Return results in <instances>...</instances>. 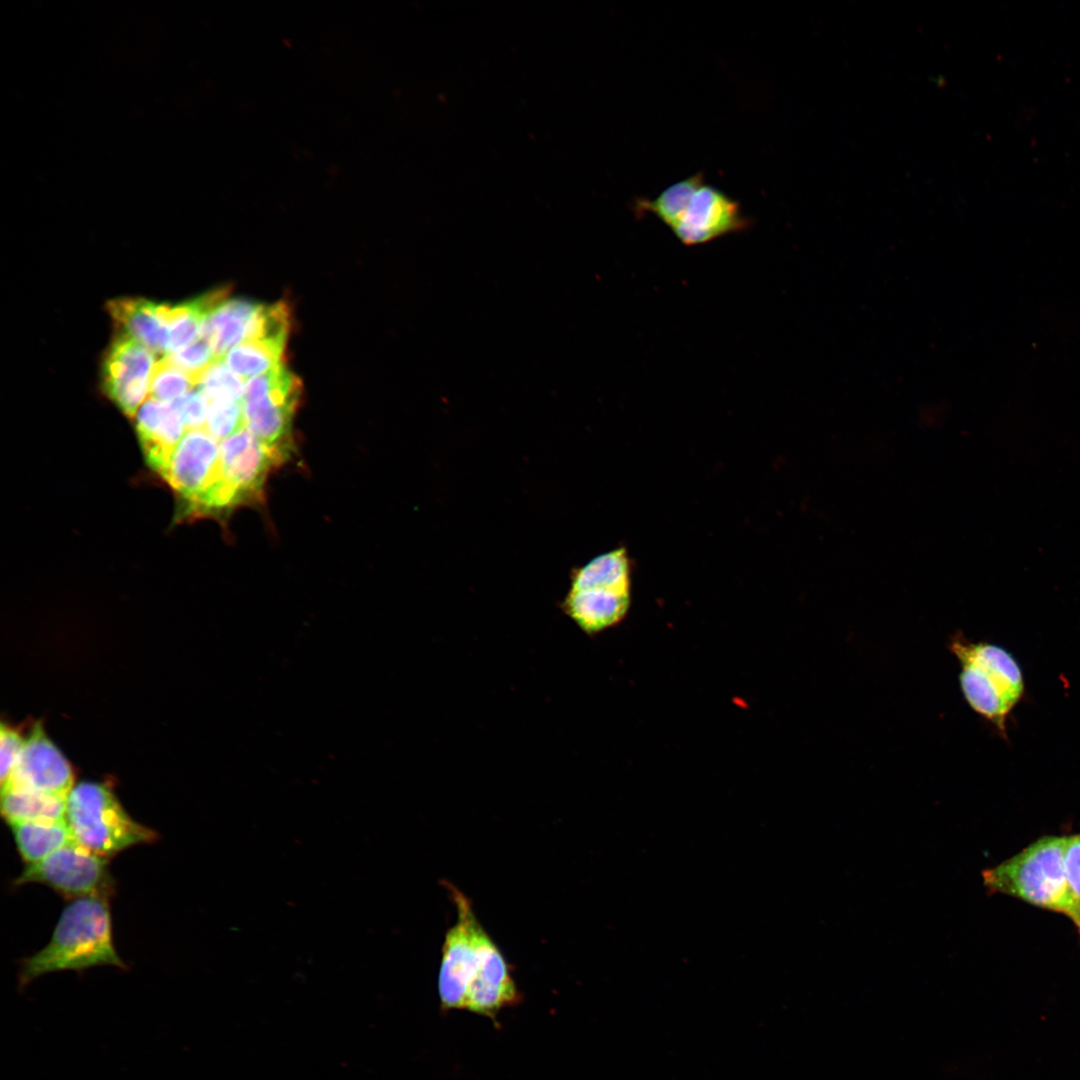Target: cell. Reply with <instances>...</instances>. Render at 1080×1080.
I'll list each match as a JSON object with an SVG mask.
<instances>
[{
    "label": "cell",
    "instance_id": "obj_2",
    "mask_svg": "<svg viewBox=\"0 0 1080 1080\" xmlns=\"http://www.w3.org/2000/svg\"><path fill=\"white\" fill-rule=\"evenodd\" d=\"M1066 836L1037 839L1006 861L982 872L992 894L1016 897L1031 905L1068 915L1077 901L1064 871Z\"/></svg>",
    "mask_w": 1080,
    "mask_h": 1080
},
{
    "label": "cell",
    "instance_id": "obj_18",
    "mask_svg": "<svg viewBox=\"0 0 1080 1080\" xmlns=\"http://www.w3.org/2000/svg\"><path fill=\"white\" fill-rule=\"evenodd\" d=\"M226 287L211 290L196 298L171 306L166 319L168 330L167 355L189 345L200 337L201 327L207 316L228 298Z\"/></svg>",
    "mask_w": 1080,
    "mask_h": 1080
},
{
    "label": "cell",
    "instance_id": "obj_31",
    "mask_svg": "<svg viewBox=\"0 0 1080 1080\" xmlns=\"http://www.w3.org/2000/svg\"><path fill=\"white\" fill-rule=\"evenodd\" d=\"M1063 863L1070 892L1080 902V834L1066 836Z\"/></svg>",
    "mask_w": 1080,
    "mask_h": 1080
},
{
    "label": "cell",
    "instance_id": "obj_10",
    "mask_svg": "<svg viewBox=\"0 0 1080 1080\" xmlns=\"http://www.w3.org/2000/svg\"><path fill=\"white\" fill-rule=\"evenodd\" d=\"M458 920L446 933L438 978V992L443 1010L465 1009L468 986L476 968V950L471 920L474 915L469 900L455 887L450 888Z\"/></svg>",
    "mask_w": 1080,
    "mask_h": 1080
},
{
    "label": "cell",
    "instance_id": "obj_5",
    "mask_svg": "<svg viewBox=\"0 0 1080 1080\" xmlns=\"http://www.w3.org/2000/svg\"><path fill=\"white\" fill-rule=\"evenodd\" d=\"M302 393L300 380L280 364L246 381L244 424L285 460L293 449L292 423Z\"/></svg>",
    "mask_w": 1080,
    "mask_h": 1080
},
{
    "label": "cell",
    "instance_id": "obj_13",
    "mask_svg": "<svg viewBox=\"0 0 1080 1080\" xmlns=\"http://www.w3.org/2000/svg\"><path fill=\"white\" fill-rule=\"evenodd\" d=\"M7 787L67 798L74 787L71 765L37 723L17 758Z\"/></svg>",
    "mask_w": 1080,
    "mask_h": 1080
},
{
    "label": "cell",
    "instance_id": "obj_25",
    "mask_svg": "<svg viewBox=\"0 0 1080 1080\" xmlns=\"http://www.w3.org/2000/svg\"><path fill=\"white\" fill-rule=\"evenodd\" d=\"M197 380L176 366L168 356L159 358L154 366L149 395L168 403H173L197 387Z\"/></svg>",
    "mask_w": 1080,
    "mask_h": 1080
},
{
    "label": "cell",
    "instance_id": "obj_27",
    "mask_svg": "<svg viewBox=\"0 0 1080 1080\" xmlns=\"http://www.w3.org/2000/svg\"><path fill=\"white\" fill-rule=\"evenodd\" d=\"M245 426L243 402H210L206 430L218 441H223Z\"/></svg>",
    "mask_w": 1080,
    "mask_h": 1080
},
{
    "label": "cell",
    "instance_id": "obj_32",
    "mask_svg": "<svg viewBox=\"0 0 1080 1080\" xmlns=\"http://www.w3.org/2000/svg\"><path fill=\"white\" fill-rule=\"evenodd\" d=\"M1067 916L1072 919V921L1074 922V924L1076 925V927L1078 928V930L1080 932V902L1076 903L1074 908L1070 911V913Z\"/></svg>",
    "mask_w": 1080,
    "mask_h": 1080
},
{
    "label": "cell",
    "instance_id": "obj_23",
    "mask_svg": "<svg viewBox=\"0 0 1080 1080\" xmlns=\"http://www.w3.org/2000/svg\"><path fill=\"white\" fill-rule=\"evenodd\" d=\"M702 183L704 176L701 173L694 174L668 186L653 199L638 200L636 209L654 215L671 229Z\"/></svg>",
    "mask_w": 1080,
    "mask_h": 1080
},
{
    "label": "cell",
    "instance_id": "obj_9",
    "mask_svg": "<svg viewBox=\"0 0 1080 1080\" xmlns=\"http://www.w3.org/2000/svg\"><path fill=\"white\" fill-rule=\"evenodd\" d=\"M471 927L476 968L468 986L465 1009L495 1020L500 1010L519 1002V992L501 951L475 914Z\"/></svg>",
    "mask_w": 1080,
    "mask_h": 1080
},
{
    "label": "cell",
    "instance_id": "obj_16",
    "mask_svg": "<svg viewBox=\"0 0 1080 1080\" xmlns=\"http://www.w3.org/2000/svg\"><path fill=\"white\" fill-rule=\"evenodd\" d=\"M630 605L631 592L569 589L560 607L585 634L593 636L621 623Z\"/></svg>",
    "mask_w": 1080,
    "mask_h": 1080
},
{
    "label": "cell",
    "instance_id": "obj_20",
    "mask_svg": "<svg viewBox=\"0 0 1080 1080\" xmlns=\"http://www.w3.org/2000/svg\"><path fill=\"white\" fill-rule=\"evenodd\" d=\"M22 859L37 863L73 840L65 819L23 821L11 824Z\"/></svg>",
    "mask_w": 1080,
    "mask_h": 1080
},
{
    "label": "cell",
    "instance_id": "obj_26",
    "mask_svg": "<svg viewBox=\"0 0 1080 1080\" xmlns=\"http://www.w3.org/2000/svg\"><path fill=\"white\" fill-rule=\"evenodd\" d=\"M290 328V312L285 303L262 305L249 339L285 342Z\"/></svg>",
    "mask_w": 1080,
    "mask_h": 1080
},
{
    "label": "cell",
    "instance_id": "obj_11",
    "mask_svg": "<svg viewBox=\"0 0 1080 1080\" xmlns=\"http://www.w3.org/2000/svg\"><path fill=\"white\" fill-rule=\"evenodd\" d=\"M285 461L245 426L220 443L222 474L238 505L262 500L270 471Z\"/></svg>",
    "mask_w": 1080,
    "mask_h": 1080
},
{
    "label": "cell",
    "instance_id": "obj_21",
    "mask_svg": "<svg viewBox=\"0 0 1080 1080\" xmlns=\"http://www.w3.org/2000/svg\"><path fill=\"white\" fill-rule=\"evenodd\" d=\"M1 813L8 824L65 819L67 798L27 789L1 790Z\"/></svg>",
    "mask_w": 1080,
    "mask_h": 1080
},
{
    "label": "cell",
    "instance_id": "obj_12",
    "mask_svg": "<svg viewBox=\"0 0 1080 1080\" xmlns=\"http://www.w3.org/2000/svg\"><path fill=\"white\" fill-rule=\"evenodd\" d=\"M749 224L737 201L704 182L670 230L682 244L695 246L743 231Z\"/></svg>",
    "mask_w": 1080,
    "mask_h": 1080
},
{
    "label": "cell",
    "instance_id": "obj_19",
    "mask_svg": "<svg viewBox=\"0 0 1080 1080\" xmlns=\"http://www.w3.org/2000/svg\"><path fill=\"white\" fill-rule=\"evenodd\" d=\"M572 590L604 589L631 592V562L627 550L618 547L602 553L572 570Z\"/></svg>",
    "mask_w": 1080,
    "mask_h": 1080
},
{
    "label": "cell",
    "instance_id": "obj_7",
    "mask_svg": "<svg viewBox=\"0 0 1080 1080\" xmlns=\"http://www.w3.org/2000/svg\"><path fill=\"white\" fill-rule=\"evenodd\" d=\"M44 884L66 898L104 897L114 890L108 859L78 844L74 839L46 857L27 865L14 885Z\"/></svg>",
    "mask_w": 1080,
    "mask_h": 1080
},
{
    "label": "cell",
    "instance_id": "obj_28",
    "mask_svg": "<svg viewBox=\"0 0 1080 1080\" xmlns=\"http://www.w3.org/2000/svg\"><path fill=\"white\" fill-rule=\"evenodd\" d=\"M166 356L176 366L194 377L197 382L203 372L218 359L209 342L201 336L184 348Z\"/></svg>",
    "mask_w": 1080,
    "mask_h": 1080
},
{
    "label": "cell",
    "instance_id": "obj_8",
    "mask_svg": "<svg viewBox=\"0 0 1080 1080\" xmlns=\"http://www.w3.org/2000/svg\"><path fill=\"white\" fill-rule=\"evenodd\" d=\"M156 362V354L120 331L106 350L102 387L127 416L133 417L144 403Z\"/></svg>",
    "mask_w": 1080,
    "mask_h": 1080
},
{
    "label": "cell",
    "instance_id": "obj_15",
    "mask_svg": "<svg viewBox=\"0 0 1080 1080\" xmlns=\"http://www.w3.org/2000/svg\"><path fill=\"white\" fill-rule=\"evenodd\" d=\"M167 304L141 297H122L107 302L106 309L119 331L156 355H167Z\"/></svg>",
    "mask_w": 1080,
    "mask_h": 1080
},
{
    "label": "cell",
    "instance_id": "obj_1",
    "mask_svg": "<svg viewBox=\"0 0 1080 1080\" xmlns=\"http://www.w3.org/2000/svg\"><path fill=\"white\" fill-rule=\"evenodd\" d=\"M100 965L127 967L114 946L108 898L82 897L63 910L48 944L23 960L19 981L25 986L47 973Z\"/></svg>",
    "mask_w": 1080,
    "mask_h": 1080
},
{
    "label": "cell",
    "instance_id": "obj_30",
    "mask_svg": "<svg viewBox=\"0 0 1080 1080\" xmlns=\"http://www.w3.org/2000/svg\"><path fill=\"white\" fill-rule=\"evenodd\" d=\"M25 739L14 728L1 724L0 727V745H1V763H0V776H1V788H3L12 773L17 758L23 747Z\"/></svg>",
    "mask_w": 1080,
    "mask_h": 1080
},
{
    "label": "cell",
    "instance_id": "obj_22",
    "mask_svg": "<svg viewBox=\"0 0 1080 1080\" xmlns=\"http://www.w3.org/2000/svg\"><path fill=\"white\" fill-rule=\"evenodd\" d=\"M285 344L260 339L245 340L233 347L223 360L241 378L250 379L282 364Z\"/></svg>",
    "mask_w": 1080,
    "mask_h": 1080
},
{
    "label": "cell",
    "instance_id": "obj_3",
    "mask_svg": "<svg viewBox=\"0 0 1080 1080\" xmlns=\"http://www.w3.org/2000/svg\"><path fill=\"white\" fill-rule=\"evenodd\" d=\"M948 647L960 664L959 682L967 703L1004 731L1008 714L1024 692L1019 664L1004 648L972 642L959 632L952 636Z\"/></svg>",
    "mask_w": 1080,
    "mask_h": 1080
},
{
    "label": "cell",
    "instance_id": "obj_17",
    "mask_svg": "<svg viewBox=\"0 0 1080 1080\" xmlns=\"http://www.w3.org/2000/svg\"><path fill=\"white\" fill-rule=\"evenodd\" d=\"M261 304L248 299H226L204 320L200 336L223 358L233 347L247 340Z\"/></svg>",
    "mask_w": 1080,
    "mask_h": 1080
},
{
    "label": "cell",
    "instance_id": "obj_4",
    "mask_svg": "<svg viewBox=\"0 0 1080 1080\" xmlns=\"http://www.w3.org/2000/svg\"><path fill=\"white\" fill-rule=\"evenodd\" d=\"M65 820L78 844L106 858L158 839L156 831L136 822L103 783L75 785L67 797Z\"/></svg>",
    "mask_w": 1080,
    "mask_h": 1080
},
{
    "label": "cell",
    "instance_id": "obj_6",
    "mask_svg": "<svg viewBox=\"0 0 1080 1080\" xmlns=\"http://www.w3.org/2000/svg\"><path fill=\"white\" fill-rule=\"evenodd\" d=\"M199 513L221 511L225 480L220 464V444L206 429L187 431L161 474Z\"/></svg>",
    "mask_w": 1080,
    "mask_h": 1080
},
{
    "label": "cell",
    "instance_id": "obj_29",
    "mask_svg": "<svg viewBox=\"0 0 1080 1080\" xmlns=\"http://www.w3.org/2000/svg\"><path fill=\"white\" fill-rule=\"evenodd\" d=\"M172 404L187 428H201L206 423L208 403L198 388L189 391Z\"/></svg>",
    "mask_w": 1080,
    "mask_h": 1080
},
{
    "label": "cell",
    "instance_id": "obj_24",
    "mask_svg": "<svg viewBox=\"0 0 1080 1080\" xmlns=\"http://www.w3.org/2000/svg\"><path fill=\"white\" fill-rule=\"evenodd\" d=\"M246 381L234 373L223 358L217 359L200 376L197 388L210 402H243Z\"/></svg>",
    "mask_w": 1080,
    "mask_h": 1080
},
{
    "label": "cell",
    "instance_id": "obj_14",
    "mask_svg": "<svg viewBox=\"0 0 1080 1080\" xmlns=\"http://www.w3.org/2000/svg\"><path fill=\"white\" fill-rule=\"evenodd\" d=\"M136 430L147 463L160 474L185 434V424L172 403L149 397L136 413Z\"/></svg>",
    "mask_w": 1080,
    "mask_h": 1080
}]
</instances>
